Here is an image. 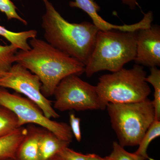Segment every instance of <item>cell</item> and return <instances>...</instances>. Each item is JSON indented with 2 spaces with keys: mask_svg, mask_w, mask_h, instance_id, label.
<instances>
[{
  "mask_svg": "<svg viewBox=\"0 0 160 160\" xmlns=\"http://www.w3.org/2000/svg\"><path fill=\"white\" fill-rule=\"evenodd\" d=\"M31 49L20 50L15 55V62L19 64L39 78L41 91L46 97L53 96L59 83L71 74L85 72V66L44 40H29Z\"/></svg>",
  "mask_w": 160,
  "mask_h": 160,
  "instance_id": "1",
  "label": "cell"
},
{
  "mask_svg": "<svg viewBox=\"0 0 160 160\" xmlns=\"http://www.w3.org/2000/svg\"><path fill=\"white\" fill-rule=\"evenodd\" d=\"M43 2L46 12L42 17V27L46 42L86 66L99 29L89 22H69L48 0Z\"/></svg>",
  "mask_w": 160,
  "mask_h": 160,
  "instance_id": "2",
  "label": "cell"
},
{
  "mask_svg": "<svg viewBox=\"0 0 160 160\" xmlns=\"http://www.w3.org/2000/svg\"><path fill=\"white\" fill-rule=\"evenodd\" d=\"M138 31L99 30L94 49L85 66L87 77L103 70L116 72L134 61Z\"/></svg>",
  "mask_w": 160,
  "mask_h": 160,
  "instance_id": "3",
  "label": "cell"
},
{
  "mask_svg": "<svg viewBox=\"0 0 160 160\" xmlns=\"http://www.w3.org/2000/svg\"><path fill=\"white\" fill-rule=\"evenodd\" d=\"M106 108L119 144L123 147L138 145L155 120L154 106L148 98L136 102L108 103Z\"/></svg>",
  "mask_w": 160,
  "mask_h": 160,
  "instance_id": "4",
  "label": "cell"
},
{
  "mask_svg": "<svg viewBox=\"0 0 160 160\" xmlns=\"http://www.w3.org/2000/svg\"><path fill=\"white\" fill-rule=\"evenodd\" d=\"M146 77L143 66L136 64L132 69L123 68L102 76L96 88L100 98L106 105L141 102L148 98L151 92Z\"/></svg>",
  "mask_w": 160,
  "mask_h": 160,
  "instance_id": "5",
  "label": "cell"
},
{
  "mask_svg": "<svg viewBox=\"0 0 160 160\" xmlns=\"http://www.w3.org/2000/svg\"><path fill=\"white\" fill-rule=\"evenodd\" d=\"M53 107L61 112L104 110L107 105L100 98L96 86L71 74L61 81L55 90Z\"/></svg>",
  "mask_w": 160,
  "mask_h": 160,
  "instance_id": "6",
  "label": "cell"
},
{
  "mask_svg": "<svg viewBox=\"0 0 160 160\" xmlns=\"http://www.w3.org/2000/svg\"><path fill=\"white\" fill-rule=\"evenodd\" d=\"M0 106L8 108L16 115L20 127L28 124L38 125L60 139L70 143L72 142L73 136L69 125L46 117L38 106L27 98L10 93L0 87Z\"/></svg>",
  "mask_w": 160,
  "mask_h": 160,
  "instance_id": "7",
  "label": "cell"
},
{
  "mask_svg": "<svg viewBox=\"0 0 160 160\" xmlns=\"http://www.w3.org/2000/svg\"><path fill=\"white\" fill-rule=\"evenodd\" d=\"M15 63L4 76L0 78V87L12 89L24 95L37 105L46 117L50 119L59 118V115L53 108L52 102L42 93V84L39 78L26 67Z\"/></svg>",
  "mask_w": 160,
  "mask_h": 160,
  "instance_id": "8",
  "label": "cell"
},
{
  "mask_svg": "<svg viewBox=\"0 0 160 160\" xmlns=\"http://www.w3.org/2000/svg\"><path fill=\"white\" fill-rule=\"evenodd\" d=\"M137 65L149 68L160 66V27L151 25L138 31L136 54L134 60Z\"/></svg>",
  "mask_w": 160,
  "mask_h": 160,
  "instance_id": "9",
  "label": "cell"
},
{
  "mask_svg": "<svg viewBox=\"0 0 160 160\" xmlns=\"http://www.w3.org/2000/svg\"><path fill=\"white\" fill-rule=\"evenodd\" d=\"M70 7L78 8L86 12L92 21V24L101 31L117 30L125 32L136 31L146 28L147 22L145 20H141L138 22L132 25L118 26L113 25L105 21L98 13L99 6L93 0H74L69 2Z\"/></svg>",
  "mask_w": 160,
  "mask_h": 160,
  "instance_id": "10",
  "label": "cell"
},
{
  "mask_svg": "<svg viewBox=\"0 0 160 160\" xmlns=\"http://www.w3.org/2000/svg\"><path fill=\"white\" fill-rule=\"evenodd\" d=\"M16 153L18 160H40L39 143L43 128L30 126Z\"/></svg>",
  "mask_w": 160,
  "mask_h": 160,
  "instance_id": "11",
  "label": "cell"
},
{
  "mask_svg": "<svg viewBox=\"0 0 160 160\" xmlns=\"http://www.w3.org/2000/svg\"><path fill=\"white\" fill-rule=\"evenodd\" d=\"M69 144L44 129L39 143L40 160H49L58 155L64 148L69 147Z\"/></svg>",
  "mask_w": 160,
  "mask_h": 160,
  "instance_id": "12",
  "label": "cell"
},
{
  "mask_svg": "<svg viewBox=\"0 0 160 160\" xmlns=\"http://www.w3.org/2000/svg\"><path fill=\"white\" fill-rule=\"evenodd\" d=\"M27 131V128L22 126L11 134L0 138V160L15 158L18 147Z\"/></svg>",
  "mask_w": 160,
  "mask_h": 160,
  "instance_id": "13",
  "label": "cell"
},
{
  "mask_svg": "<svg viewBox=\"0 0 160 160\" xmlns=\"http://www.w3.org/2000/svg\"><path fill=\"white\" fill-rule=\"evenodd\" d=\"M37 34L38 32L35 30L15 32L0 26V36L6 39L10 44L16 46L20 50L24 51L31 49L28 41L36 38Z\"/></svg>",
  "mask_w": 160,
  "mask_h": 160,
  "instance_id": "14",
  "label": "cell"
},
{
  "mask_svg": "<svg viewBox=\"0 0 160 160\" xmlns=\"http://www.w3.org/2000/svg\"><path fill=\"white\" fill-rule=\"evenodd\" d=\"M20 127L16 115L8 108L0 106V138L11 134Z\"/></svg>",
  "mask_w": 160,
  "mask_h": 160,
  "instance_id": "15",
  "label": "cell"
},
{
  "mask_svg": "<svg viewBox=\"0 0 160 160\" xmlns=\"http://www.w3.org/2000/svg\"><path fill=\"white\" fill-rule=\"evenodd\" d=\"M160 136V121L155 120L146 132L138 145V150L134 153L146 160L149 159L147 152L149 145L152 140Z\"/></svg>",
  "mask_w": 160,
  "mask_h": 160,
  "instance_id": "16",
  "label": "cell"
},
{
  "mask_svg": "<svg viewBox=\"0 0 160 160\" xmlns=\"http://www.w3.org/2000/svg\"><path fill=\"white\" fill-rule=\"evenodd\" d=\"M18 47L14 45H0V78L2 77L10 70L15 62V55Z\"/></svg>",
  "mask_w": 160,
  "mask_h": 160,
  "instance_id": "17",
  "label": "cell"
},
{
  "mask_svg": "<svg viewBox=\"0 0 160 160\" xmlns=\"http://www.w3.org/2000/svg\"><path fill=\"white\" fill-rule=\"evenodd\" d=\"M150 74L146 77L147 83L154 88V99L152 101L155 110V120L160 121V70L157 67L150 68Z\"/></svg>",
  "mask_w": 160,
  "mask_h": 160,
  "instance_id": "18",
  "label": "cell"
},
{
  "mask_svg": "<svg viewBox=\"0 0 160 160\" xmlns=\"http://www.w3.org/2000/svg\"><path fill=\"white\" fill-rule=\"evenodd\" d=\"M112 151L108 156L109 160H146L145 158L139 156L135 153L126 151L122 146L117 142L112 144Z\"/></svg>",
  "mask_w": 160,
  "mask_h": 160,
  "instance_id": "19",
  "label": "cell"
},
{
  "mask_svg": "<svg viewBox=\"0 0 160 160\" xmlns=\"http://www.w3.org/2000/svg\"><path fill=\"white\" fill-rule=\"evenodd\" d=\"M16 6L11 0H0V11L6 14L7 19H17L24 25H27V21L19 15Z\"/></svg>",
  "mask_w": 160,
  "mask_h": 160,
  "instance_id": "20",
  "label": "cell"
},
{
  "mask_svg": "<svg viewBox=\"0 0 160 160\" xmlns=\"http://www.w3.org/2000/svg\"><path fill=\"white\" fill-rule=\"evenodd\" d=\"M62 160H87L88 154H83L74 151L68 147L63 149L58 154Z\"/></svg>",
  "mask_w": 160,
  "mask_h": 160,
  "instance_id": "21",
  "label": "cell"
},
{
  "mask_svg": "<svg viewBox=\"0 0 160 160\" xmlns=\"http://www.w3.org/2000/svg\"><path fill=\"white\" fill-rule=\"evenodd\" d=\"M69 123L72 135L78 142L82 140V133L81 130V119L77 117L73 113L69 115Z\"/></svg>",
  "mask_w": 160,
  "mask_h": 160,
  "instance_id": "22",
  "label": "cell"
},
{
  "mask_svg": "<svg viewBox=\"0 0 160 160\" xmlns=\"http://www.w3.org/2000/svg\"><path fill=\"white\" fill-rule=\"evenodd\" d=\"M123 4L129 6V8L131 9H135L137 5V0H122Z\"/></svg>",
  "mask_w": 160,
  "mask_h": 160,
  "instance_id": "23",
  "label": "cell"
},
{
  "mask_svg": "<svg viewBox=\"0 0 160 160\" xmlns=\"http://www.w3.org/2000/svg\"><path fill=\"white\" fill-rule=\"evenodd\" d=\"M87 160H109L108 156L102 158L95 154H88Z\"/></svg>",
  "mask_w": 160,
  "mask_h": 160,
  "instance_id": "24",
  "label": "cell"
},
{
  "mask_svg": "<svg viewBox=\"0 0 160 160\" xmlns=\"http://www.w3.org/2000/svg\"><path fill=\"white\" fill-rule=\"evenodd\" d=\"M49 160H62L61 158V157L59 156V155L55 156L53 157V158H51Z\"/></svg>",
  "mask_w": 160,
  "mask_h": 160,
  "instance_id": "25",
  "label": "cell"
},
{
  "mask_svg": "<svg viewBox=\"0 0 160 160\" xmlns=\"http://www.w3.org/2000/svg\"><path fill=\"white\" fill-rule=\"evenodd\" d=\"M1 160H18L15 158H9Z\"/></svg>",
  "mask_w": 160,
  "mask_h": 160,
  "instance_id": "26",
  "label": "cell"
},
{
  "mask_svg": "<svg viewBox=\"0 0 160 160\" xmlns=\"http://www.w3.org/2000/svg\"><path fill=\"white\" fill-rule=\"evenodd\" d=\"M149 159H150V160H154L152 159H150V158H149Z\"/></svg>",
  "mask_w": 160,
  "mask_h": 160,
  "instance_id": "27",
  "label": "cell"
}]
</instances>
